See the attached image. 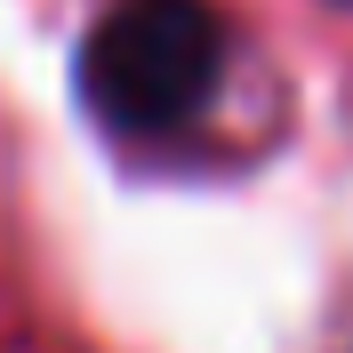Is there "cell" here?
Returning <instances> with one entry per match:
<instances>
[{"label":"cell","mask_w":353,"mask_h":353,"mask_svg":"<svg viewBox=\"0 0 353 353\" xmlns=\"http://www.w3.org/2000/svg\"><path fill=\"white\" fill-rule=\"evenodd\" d=\"M345 8H353V0H345Z\"/></svg>","instance_id":"cell-2"},{"label":"cell","mask_w":353,"mask_h":353,"mask_svg":"<svg viewBox=\"0 0 353 353\" xmlns=\"http://www.w3.org/2000/svg\"><path fill=\"white\" fill-rule=\"evenodd\" d=\"M225 88V17L209 0H112L81 41V105L105 137H185Z\"/></svg>","instance_id":"cell-1"}]
</instances>
